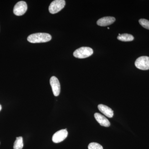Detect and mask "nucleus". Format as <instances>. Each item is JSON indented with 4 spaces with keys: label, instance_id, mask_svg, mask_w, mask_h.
I'll return each mask as SVG.
<instances>
[{
    "label": "nucleus",
    "instance_id": "nucleus-1",
    "mask_svg": "<svg viewBox=\"0 0 149 149\" xmlns=\"http://www.w3.org/2000/svg\"><path fill=\"white\" fill-rule=\"evenodd\" d=\"M52 36L46 33H37L29 35L27 37L28 42L32 43L47 42L50 41Z\"/></svg>",
    "mask_w": 149,
    "mask_h": 149
},
{
    "label": "nucleus",
    "instance_id": "nucleus-2",
    "mask_svg": "<svg viewBox=\"0 0 149 149\" xmlns=\"http://www.w3.org/2000/svg\"><path fill=\"white\" fill-rule=\"evenodd\" d=\"M93 50L88 47H82L77 49L73 53V56L78 58H85L93 55Z\"/></svg>",
    "mask_w": 149,
    "mask_h": 149
},
{
    "label": "nucleus",
    "instance_id": "nucleus-3",
    "mask_svg": "<svg viewBox=\"0 0 149 149\" xmlns=\"http://www.w3.org/2000/svg\"><path fill=\"white\" fill-rule=\"evenodd\" d=\"M65 5L64 0H55L52 2L49 6V11L52 14L57 13L64 8Z\"/></svg>",
    "mask_w": 149,
    "mask_h": 149
},
{
    "label": "nucleus",
    "instance_id": "nucleus-4",
    "mask_svg": "<svg viewBox=\"0 0 149 149\" xmlns=\"http://www.w3.org/2000/svg\"><path fill=\"white\" fill-rule=\"evenodd\" d=\"M135 65L138 69L142 70L149 69V57L143 56L140 57L135 61Z\"/></svg>",
    "mask_w": 149,
    "mask_h": 149
},
{
    "label": "nucleus",
    "instance_id": "nucleus-5",
    "mask_svg": "<svg viewBox=\"0 0 149 149\" xmlns=\"http://www.w3.org/2000/svg\"><path fill=\"white\" fill-rule=\"evenodd\" d=\"M27 3L24 1H20L17 3L13 9V13L15 15L21 16L23 15L27 11Z\"/></svg>",
    "mask_w": 149,
    "mask_h": 149
},
{
    "label": "nucleus",
    "instance_id": "nucleus-6",
    "mask_svg": "<svg viewBox=\"0 0 149 149\" xmlns=\"http://www.w3.org/2000/svg\"><path fill=\"white\" fill-rule=\"evenodd\" d=\"M68 132L66 129H62L56 132L52 137V141L57 143L64 141L67 137Z\"/></svg>",
    "mask_w": 149,
    "mask_h": 149
},
{
    "label": "nucleus",
    "instance_id": "nucleus-7",
    "mask_svg": "<svg viewBox=\"0 0 149 149\" xmlns=\"http://www.w3.org/2000/svg\"><path fill=\"white\" fill-rule=\"evenodd\" d=\"M50 83L54 95L58 96L61 91L60 84L58 79L55 76H52L50 80Z\"/></svg>",
    "mask_w": 149,
    "mask_h": 149
},
{
    "label": "nucleus",
    "instance_id": "nucleus-8",
    "mask_svg": "<svg viewBox=\"0 0 149 149\" xmlns=\"http://www.w3.org/2000/svg\"><path fill=\"white\" fill-rule=\"evenodd\" d=\"M116 19L113 17H105L100 19L97 21V24L99 26L105 27V26H108L110 25L115 21Z\"/></svg>",
    "mask_w": 149,
    "mask_h": 149
},
{
    "label": "nucleus",
    "instance_id": "nucleus-9",
    "mask_svg": "<svg viewBox=\"0 0 149 149\" xmlns=\"http://www.w3.org/2000/svg\"><path fill=\"white\" fill-rule=\"evenodd\" d=\"M94 116L97 121L102 126L108 127L110 125V123L109 120L102 115L97 113L94 115Z\"/></svg>",
    "mask_w": 149,
    "mask_h": 149
},
{
    "label": "nucleus",
    "instance_id": "nucleus-10",
    "mask_svg": "<svg viewBox=\"0 0 149 149\" xmlns=\"http://www.w3.org/2000/svg\"><path fill=\"white\" fill-rule=\"evenodd\" d=\"M98 108L100 111L104 115L107 117L111 118L113 116V111L109 107L105 105L101 104H99L98 106Z\"/></svg>",
    "mask_w": 149,
    "mask_h": 149
},
{
    "label": "nucleus",
    "instance_id": "nucleus-11",
    "mask_svg": "<svg viewBox=\"0 0 149 149\" xmlns=\"http://www.w3.org/2000/svg\"><path fill=\"white\" fill-rule=\"evenodd\" d=\"M117 37L118 40L123 42H130L134 40L133 35L128 34H123L122 35L119 34Z\"/></svg>",
    "mask_w": 149,
    "mask_h": 149
},
{
    "label": "nucleus",
    "instance_id": "nucleus-12",
    "mask_svg": "<svg viewBox=\"0 0 149 149\" xmlns=\"http://www.w3.org/2000/svg\"><path fill=\"white\" fill-rule=\"evenodd\" d=\"M23 147V138L22 137H17L14 143L13 149H22Z\"/></svg>",
    "mask_w": 149,
    "mask_h": 149
},
{
    "label": "nucleus",
    "instance_id": "nucleus-13",
    "mask_svg": "<svg viewBox=\"0 0 149 149\" xmlns=\"http://www.w3.org/2000/svg\"><path fill=\"white\" fill-rule=\"evenodd\" d=\"M88 149H103V147L97 143H91L88 146Z\"/></svg>",
    "mask_w": 149,
    "mask_h": 149
},
{
    "label": "nucleus",
    "instance_id": "nucleus-14",
    "mask_svg": "<svg viewBox=\"0 0 149 149\" xmlns=\"http://www.w3.org/2000/svg\"><path fill=\"white\" fill-rule=\"evenodd\" d=\"M139 23L142 27L149 29V21L145 19H141L139 20Z\"/></svg>",
    "mask_w": 149,
    "mask_h": 149
},
{
    "label": "nucleus",
    "instance_id": "nucleus-15",
    "mask_svg": "<svg viewBox=\"0 0 149 149\" xmlns=\"http://www.w3.org/2000/svg\"><path fill=\"white\" fill-rule=\"evenodd\" d=\"M2 109V107L1 106V105L0 104V111H1V110Z\"/></svg>",
    "mask_w": 149,
    "mask_h": 149
}]
</instances>
